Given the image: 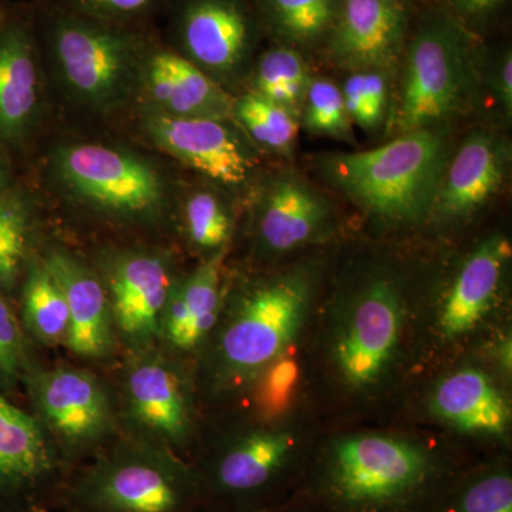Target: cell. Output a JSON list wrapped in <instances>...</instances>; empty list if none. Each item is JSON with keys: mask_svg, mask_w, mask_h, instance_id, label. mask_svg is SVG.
<instances>
[{"mask_svg": "<svg viewBox=\"0 0 512 512\" xmlns=\"http://www.w3.org/2000/svg\"><path fill=\"white\" fill-rule=\"evenodd\" d=\"M512 248L504 234L488 235L458 259L430 308V342L450 350L493 318L507 289Z\"/></svg>", "mask_w": 512, "mask_h": 512, "instance_id": "8fae6325", "label": "cell"}, {"mask_svg": "<svg viewBox=\"0 0 512 512\" xmlns=\"http://www.w3.org/2000/svg\"><path fill=\"white\" fill-rule=\"evenodd\" d=\"M28 375L25 330L12 299L0 293V392L15 389Z\"/></svg>", "mask_w": 512, "mask_h": 512, "instance_id": "d6a6232c", "label": "cell"}, {"mask_svg": "<svg viewBox=\"0 0 512 512\" xmlns=\"http://www.w3.org/2000/svg\"><path fill=\"white\" fill-rule=\"evenodd\" d=\"M299 123L316 136L355 143L353 121L346 110L342 90L325 77H312L303 100Z\"/></svg>", "mask_w": 512, "mask_h": 512, "instance_id": "1f68e13d", "label": "cell"}, {"mask_svg": "<svg viewBox=\"0 0 512 512\" xmlns=\"http://www.w3.org/2000/svg\"><path fill=\"white\" fill-rule=\"evenodd\" d=\"M256 255L268 261L326 244L339 229L335 202L292 168L259 175L249 192Z\"/></svg>", "mask_w": 512, "mask_h": 512, "instance_id": "30bf717a", "label": "cell"}, {"mask_svg": "<svg viewBox=\"0 0 512 512\" xmlns=\"http://www.w3.org/2000/svg\"><path fill=\"white\" fill-rule=\"evenodd\" d=\"M477 70L466 39L443 20L410 43L390 127L399 134L447 127L477 93Z\"/></svg>", "mask_w": 512, "mask_h": 512, "instance_id": "9c48e42d", "label": "cell"}, {"mask_svg": "<svg viewBox=\"0 0 512 512\" xmlns=\"http://www.w3.org/2000/svg\"><path fill=\"white\" fill-rule=\"evenodd\" d=\"M60 493L69 512H198L204 507L192 467L156 446L119 448L63 483Z\"/></svg>", "mask_w": 512, "mask_h": 512, "instance_id": "8992f818", "label": "cell"}, {"mask_svg": "<svg viewBox=\"0 0 512 512\" xmlns=\"http://www.w3.org/2000/svg\"><path fill=\"white\" fill-rule=\"evenodd\" d=\"M140 89L151 111L178 119H231L235 97L178 52L147 46Z\"/></svg>", "mask_w": 512, "mask_h": 512, "instance_id": "7402d4cb", "label": "cell"}, {"mask_svg": "<svg viewBox=\"0 0 512 512\" xmlns=\"http://www.w3.org/2000/svg\"><path fill=\"white\" fill-rule=\"evenodd\" d=\"M406 30L403 0H339L329 53L350 72L376 70L389 76L402 56Z\"/></svg>", "mask_w": 512, "mask_h": 512, "instance_id": "ac0fdd59", "label": "cell"}, {"mask_svg": "<svg viewBox=\"0 0 512 512\" xmlns=\"http://www.w3.org/2000/svg\"><path fill=\"white\" fill-rule=\"evenodd\" d=\"M180 55L222 87L248 67L252 25L239 0H187L178 13Z\"/></svg>", "mask_w": 512, "mask_h": 512, "instance_id": "2e32d148", "label": "cell"}, {"mask_svg": "<svg viewBox=\"0 0 512 512\" xmlns=\"http://www.w3.org/2000/svg\"><path fill=\"white\" fill-rule=\"evenodd\" d=\"M73 10L104 20L126 26L128 20L140 18L157 5L158 0H70Z\"/></svg>", "mask_w": 512, "mask_h": 512, "instance_id": "836d02e7", "label": "cell"}, {"mask_svg": "<svg viewBox=\"0 0 512 512\" xmlns=\"http://www.w3.org/2000/svg\"><path fill=\"white\" fill-rule=\"evenodd\" d=\"M154 146L229 194H249L258 180V148L232 119H178L148 111Z\"/></svg>", "mask_w": 512, "mask_h": 512, "instance_id": "7c38bea8", "label": "cell"}, {"mask_svg": "<svg viewBox=\"0 0 512 512\" xmlns=\"http://www.w3.org/2000/svg\"><path fill=\"white\" fill-rule=\"evenodd\" d=\"M37 228L35 202L23 188L0 194V293L12 299L33 259Z\"/></svg>", "mask_w": 512, "mask_h": 512, "instance_id": "d4e9b609", "label": "cell"}, {"mask_svg": "<svg viewBox=\"0 0 512 512\" xmlns=\"http://www.w3.org/2000/svg\"><path fill=\"white\" fill-rule=\"evenodd\" d=\"M231 119L255 147L279 157L293 156L301 123L278 104L248 92L235 97Z\"/></svg>", "mask_w": 512, "mask_h": 512, "instance_id": "f546056e", "label": "cell"}, {"mask_svg": "<svg viewBox=\"0 0 512 512\" xmlns=\"http://www.w3.org/2000/svg\"><path fill=\"white\" fill-rule=\"evenodd\" d=\"M433 512H512V471L495 460L464 468Z\"/></svg>", "mask_w": 512, "mask_h": 512, "instance_id": "4316f807", "label": "cell"}, {"mask_svg": "<svg viewBox=\"0 0 512 512\" xmlns=\"http://www.w3.org/2000/svg\"><path fill=\"white\" fill-rule=\"evenodd\" d=\"M362 72L363 90H365L367 128L366 131H376L382 123L387 111V74L376 70H360Z\"/></svg>", "mask_w": 512, "mask_h": 512, "instance_id": "e575fe53", "label": "cell"}, {"mask_svg": "<svg viewBox=\"0 0 512 512\" xmlns=\"http://www.w3.org/2000/svg\"><path fill=\"white\" fill-rule=\"evenodd\" d=\"M9 512H39V510H23V511H9Z\"/></svg>", "mask_w": 512, "mask_h": 512, "instance_id": "60d3db41", "label": "cell"}, {"mask_svg": "<svg viewBox=\"0 0 512 512\" xmlns=\"http://www.w3.org/2000/svg\"><path fill=\"white\" fill-rule=\"evenodd\" d=\"M56 190L84 210L124 222H153L167 210L163 175L127 148L97 141L56 147L49 158Z\"/></svg>", "mask_w": 512, "mask_h": 512, "instance_id": "ba28073f", "label": "cell"}, {"mask_svg": "<svg viewBox=\"0 0 512 512\" xmlns=\"http://www.w3.org/2000/svg\"><path fill=\"white\" fill-rule=\"evenodd\" d=\"M503 0H456L460 9L468 15H484L497 8Z\"/></svg>", "mask_w": 512, "mask_h": 512, "instance_id": "f35d334b", "label": "cell"}, {"mask_svg": "<svg viewBox=\"0 0 512 512\" xmlns=\"http://www.w3.org/2000/svg\"><path fill=\"white\" fill-rule=\"evenodd\" d=\"M323 278L325 262L308 258L232 293L211 333L207 377L215 392L241 389L282 359L311 320Z\"/></svg>", "mask_w": 512, "mask_h": 512, "instance_id": "3957f363", "label": "cell"}, {"mask_svg": "<svg viewBox=\"0 0 512 512\" xmlns=\"http://www.w3.org/2000/svg\"><path fill=\"white\" fill-rule=\"evenodd\" d=\"M466 467L417 437L340 434L309 450L298 484L274 512H433Z\"/></svg>", "mask_w": 512, "mask_h": 512, "instance_id": "7a4b0ae2", "label": "cell"}, {"mask_svg": "<svg viewBox=\"0 0 512 512\" xmlns=\"http://www.w3.org/2000/svg\"><path fill=\"white\" fill-rule=\"evenodd\" d=\"M28 376L40 417L70 451L86 450L106 437L111 404L96 377L70 367Z\"/></svg>", "mask_w": 512, "mask_h": 512, "instance_id": "e0dca14e", "label": "cell"}, {"mask_svg": "<svg viewBox=\"0 0 512 512\" xmlns=\"http://www.w3.org/2000/svg\"><path fill=\"white\" fill-rule=\"evenodd\" d=\"M198 512H224V511L214 510V508L202 507L201 510Z\"/></svg>", "mask_w": 512, "mask_h": 512, "instance_id": "ab89813d", "label": "cell"}, {"mask_svg": "<svg viewBox=\"0 0 512 512\" xmlns=\"http://www.w3.org/2000/svg\"><path fill=\"white\" fill-rule=\"evenodd\" d=\"M128 413L150 434L151 446L171 451L190 440L191 407L183 376L160 357H143L124 380Z\"/></svg>", "mask_w": 512, "mask_h": 512, "instance_id": "ffe728a7", "label": "cell"}, {"mask_svg": "<svg viewBox=\"0 0 512 512\" xmlns=\"http://www.w3.org/2000/svg\"><path fill=\"white\" fill-rule=\"evenodd\" d=\"M42 116V70L33 29L0 18V141L9 153L29 143Z\"/></svg>", "mask_w": 512, "mask_h": 512, "instance_id": "d6986e66", "label": "cell"}, {"mask_svg": "<svg viewBox=\"0 0 512 512\" xmlns=\"http://www.w3.org/2000/svg\"><path fill=\"white\" fill-rule=\"evenodd\" d=\"M228 249L205 258L192 274L177 279L165 303L160 336L178 352L190 353L210 339L224 306Z\"/></svg>", "mask_w": 512, "mask_h": 512, "instance_id": "cb8c5ba5", "label": "cell"}, {"mask_svg": "<svg viewBox=\"0 0 512 512\" xmlns=\"http://www.w3.org/2000/svg\"><path fill=\"white\" fill-rule=\"evenodd\" d=\"M453 148L448 127L399 134L372 150L315 157L322 183L386 231L427 224Z\"/></svg>", "mask_w": 512, "mask_h": 512, "instance_id": "277c9868", "label": "cell"}, {"mask_svg": "<svg viewBox=\"0 0 512 512\" xmlns=\"http://www.w3.org/2000/svg\"><path fill=\"white\" fill-rule=\"evenodd\" d=\"M320 316V375L342 402L383 399L404 370L416 335V291L389 255L352 259L340 271Z\"/></svg>", "mask_w": 512, "mask_h": 512, "instance_id": "6da1fadb", "label": "cell"}, {"mask_svg": "<svg viewBox=\"0 0 512 512\" xmlns=\"http://www.w3.org/2000/svg\"><path fill=\"white\" fill-rule=\"evenodd\" d=\"M23 330L45 343H66L69 308L60 285L42 258L33 256L19 288Z\"/></svg>", "mask_w": 512, "mask_h": 512, "instance_id": "484cf974", "label": "cell"}, {"mask_svg": "<svg viewBox=\"0 0 512 512\" xmlns=\"http://www.w3.org/2000/svg\"><path fill=\"white\" fill-rule=\"evenodd\" d=\"M265 10L279 36L295 46H309L330 33L339 0H264Z\"/></svg>", "mask_w": 512, "mask_h": 512, "instance_id": "4dcf8cb0", "label": "cell"}, {"mask_svg": "<svg viewBox=\"0 0 512 512\" xmlns=\"http://www.w3.org/2000/svg\"><path fill=\"white\" fill-rule=\"evenodd\" d=\"M42 259L66 298L69 308L66 343L69 349L84 359L110 355L116 329L100 275L64 249H50Z\"/></svg>", "mask_w": 512, "mask_h": 512, "instance_id": "603a6c76", "label": "cell"}, {"mask_svg": "<svg viewBox=\"0 0 512 512\" xmlns=\"http://www.w3.org/2000/svg\"><path fill=\"white\" fill-rule=\"evenodd\" d=\"M185 237L205 258L229 249L234 237L235 214L225 191L215 185L197 187L183 202Z\"/></svg>", "mask_w": 512, "mask_h": 512, "instance_id": "83f0119b", "label": "cell"}, {"mask_svg": "<svg viewBox=\"0 0 512 512\" xmlns=\"http://www.w3.org/2000/svg\"><path fill=\"white\" fill-rule=\"evenodd\" d=\"M45 39L64 94L82 109L113 113L140 90L147 45L127 26L62 9Z\"/></svg>", "mask_w": 512, "mask_h": 512, "instance_id": "5b68a950", "label": "cell"}, {"mask_svg": "<svg viewBox=\"0 0 512 512\" xmlns=\"http://www.w3.org/2000/svg\"><path fill=\"white\" fill-rule=\"evenodd\" d=\"M62 467L39 421L0 392V512L39 510L59 494Z\"/></svg>", "mask_w": 512, "mask_h": 512, "instance_id": "5bb4252c", "label": "cell"}, {"mask_svg": "<svg viewBox=\"0 0 512 512\" xmlns=\"http://www.w3.org/2000/svg\"><path fill=\"white\" fill-rule=\"evenodd\" d=\"M15 177H13V165L10 160L8 148L3 146L0 141V194L15 187Z\"/></svg>", "mask_w": 512, "mask_h": 512, "instance_id": "8d00e7d4", "label": "cell"}, {"mask_svg": "<svg viewBox=\"0 0 512 512\" xmlns=\"http://www.w3.org/2000/svg\"><path fill=\"white\" fill-rule=\"evenodd\" d=\"M510 153L507 141L494 131L468 134L451 153L427 222L454 228L473 220L503 190Z\"/></svg>", "mask_w": 512, "mask_h": 512, "instance_id": "9a60e30c", "label": "cell"}, {"mask_svg": "<svg viewBox=\"0 0 512 512\" xmlns=\"http://www.w3.org/2000/svg\"><path fill=\"white\" fill-rule=\"evenodd\" d=\"M495 93L500 101L501 109L505 116L510 119L512 114V57L511 53H505L498 67L497 76H495Z\"/></svg>", "mask_w": 512, "mask_h": 512, "instance_id": "d590c367", "label": "cell"}, {"mask_svg": "<svg viewBox=\"0 0 512 512\" xmlns=\"http://www.w3.org/2000/svg\"><path fill=\"white\" fill-rule=\"evenodd\" d=\"M309 450L292 427L254 430L192 467L202 505L224 512H274L305 468Z\"/></svg>", "mask_w": 512, "mask_h": 512, "instance_id": "52a82bcc", "label": "cell"}, {"mask_svg": "<svg viewBox=\"0 0 512 512\" xmlns=\"http://www.w3.org/2000/svg\"><path fill=\"white\" fill-rule=\"evenodd\" d=\"M100 278L109 298L114 329L134 348L160 336L165 303L173 291V262L161 252L126 249L101 261Z\"/></svg>", "mask_w": 512, "mask_h": 512, "instance_id": "4fadbf2b", "label": "cell"}, {"mask_svg": "<svg viewBox=\"0 0 512 512\" xmlns=\"http://www.w3.org/2000/svg\"><path fill=\"white\" fill-rule=\"evenodd\" d=\"M511 346L510 336H503V338L498 340L497 348H495V360H497V365L500 366L504 376L508 377L511 376L512 367Z\"/></svg>", "mask_w": 512, "mask_h": 512, "instance_id": "74e56055", "label": "cell"}, {"mask_svg": "<svg viewBox=\"0 0 512 512\" xmlns=\"http://www.w3.org/2000/svg\"><path fill=\"white\" fill-rule=\"evenodd\" d=\"M251 92L301 117L303 100L311 83L308 64L298 50L278 46L259 57L251 73Z\"/></svg>", "mask_w": 512, "mask_h": 512, "instance_id": "f1b7e54d", "label": "cell"}, {"mask_svg": "<svg viewBox=\"0 0 512 512\" xmlns=\"http://www.w3.org/2000/svg\"><path fill=\"white\" fill-rule=\"evenodd\" d=\"M429 410L440 423L470 439L505 441L511 407L494 377L481 367H456L434 383Z\"/></svg>", "mask_w": 512, "mask_h": 512, "instance_id": "44dd1931", "label": "cell"}]
</instances>
